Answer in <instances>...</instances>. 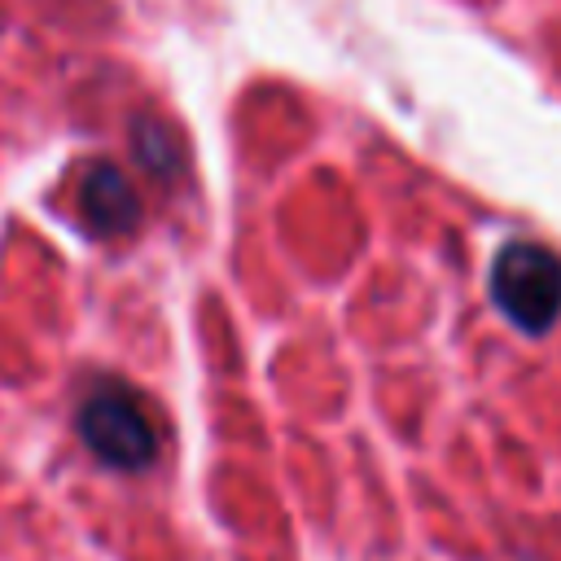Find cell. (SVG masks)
<instances>
[{
    "label": "cell",
    "instance_id": "7a4b0ae2",
    "mask_svg": "<svg viewBox=\"0 0 561 561\" xmlns=\"http://www.w3.org/2000/svg\"><path fill=\"white\" fill-rule=\"evenodd\" d=\"M491 302L522 333H548L561 316V259L535 241H508L491 259Z\"/></svg>",
    "mask_w": 561,
    "mask_h": 561
},
{
    "label": "cell",
    "instance_id": "3957f363",
    "mask_svg": "<svg viewBox=\"0 0 561 561\" xmlns=\"http://www.w3.org/2000/svg\"><path fill=\"white\" fill-rule=\"evenodd\" d=\"M79 215L96 237H123L140 224V197L114 162H92L79 180Z\"/></svg>",
    "mask_w": 561,
    "mask_h": 561
},
{
    "label": "cell",
    "instance_id": "277c9868",
    "mask_svg": "<svg viewBox=\"0 0 561 561\" xmlns=\"http://www.w3.org/2000/svg\"><path fill=\"white\" fill-rule=\"evenodd\" d=\"M131 145H136L140 167H145L153 180H175V171H180V145H175V136H171L167 123H158V118H136V123H131Z\"/></svg>",
    "mask_w": 561,
    "mask_h": 561
},
{
    "label": "cell",
    "instance_id": "6da1fadb",
    "mask_svg": "<svg viewBox=\"0 0 561 561\" xmlns=\"http://www.w3.org/2000/svg\"><path fill=\"white\" fill-rule=\"evenodd\" d=\"M75 430L83 447L123 473H140L158 456V421L149 403L127 386V381H92L75 408Z\"/></svg>",
    "mask_w": 561,
    "mask_h": 561
}]
</instances>
